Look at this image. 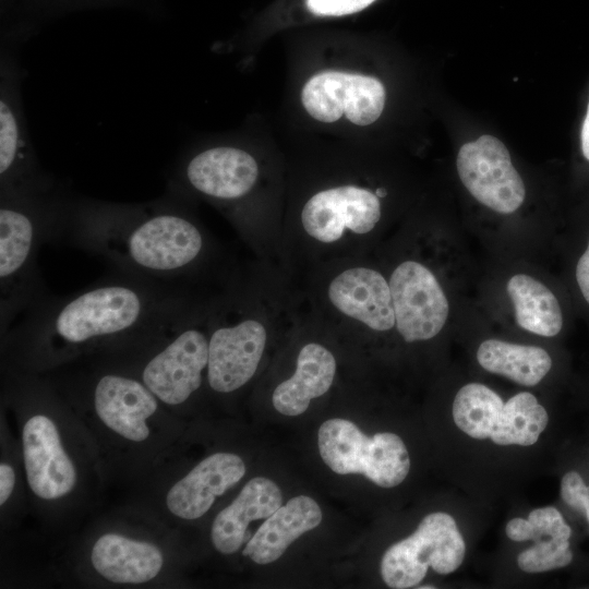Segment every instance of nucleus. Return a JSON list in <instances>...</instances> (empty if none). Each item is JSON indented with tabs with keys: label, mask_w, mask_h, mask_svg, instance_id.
I'll list each match as a JSON object with an SVG mask.
<instances>
[{
	"label": "nucleus",
	"mask_w": 589,
	"mask_h": 589,
	"mask_svg": "<svg viewBox=\"0 0 589 589\" xmlns=\"http://www.w3.org/2000/svg\"><path fill=\"white\" fill-rule=\"evenodd\" d=\"M178 285L119 272L65 297L44 296L7 334L36 360L95 345L149 342L195 301Z\"/></svg>",
	"instance_id": "nucleus-1"
},
{
	"label": "nucleus",
	"mask_w": 589,
	"mask_h": 589,
	"mask_svg": "<svg viewBox=\"0 0 589 589\" xmlns=\"http://www.w3.org/2000/svg\"><path fill=\"white\" fill-rule=\"evenodd\" d=\"M181 200L170 188L147 203L73 199L63 233L121 273L178 285L203 272L215 254L211 236Z\"/></svg>",
	"instance_id": "nucleus-2"
},
{
	"label": "nucleus",
	"mask_w": 589,
	"mask_h": 589,
	"mask_svg": "<svg viewBox=\"0 0 589 589\" xmlns=\"http://www.w3.org/2000/svg\"><path fill=\"white\" fill-rule=\"evenodd\" d=\"M73 199L58 187L34 193H0V323L7 334L46 296L36 265L44 242L63 235Z\"/></svg>",
	"instance_id": "nucleus-3"
},
{
	"label": "nucleus",
	"mask_w": 589,
	"mask_h": 589,
	"mask_svg": "<svg viewBox=\"0 0 589 589\" xmlns=\"http://www.w3.org/2000/svg\"><path fill=\"white\" fill-rule=\"evenodd\" d=\"M230 283L213 297L206 381L216 393L236 392L255 375L275 322L263 291Z\"/></svg>",
	"instance_id": "nucleus-4"
},
{
	"label": "nucleus",
	"mask_w": 589,
	"mask_h": 589,
	"mask_svg": "<svg viewBox=\"0 0 589 589\" xmlns=\"http://www.w3.org/2000/svg\"><path fill=\"white\" fill-rule=\"evenodd\" d=\"M212 301L197 298L178 318L161 330L142 365L140 378L164 404L185 402L202 386L207 373Z\"/></svg>",
	"instance_id": "nucleus-5"
},
{
	"label": "nucleus",
	"mask_w": 589,
	"mask_h": 589,
	"mask_svg": "<svg viewBox=\"0 0 589 589\" xmlns=\"http://www.w3.org/2000/svg\"><path fill=\"white\" fill-rule=\"evenodd\" d=\"M376 190L344 184L321 190L303 204L299 215L300 243L330 261L357 257V242L374 231L382 218Z\"/></svg>",
	"instance_id": "nucleus-6"
},
{
	"label": "nucleus",
	"mask_w": 589,
	"mask_h": 589,
	"mask_svg": "<svg viewBox=\"0 0 589 589\" xmlns=\"http://www.w3.org/2000/svg\"><path fill=\"white\" fill-rule=\"evenodd\" d=\"M13 48L2 47L0 58V193L48 191L59 184L33 145L22 98L25 74Z\"/></svg>",
	"instance_id": "nucleus-7"
},
{
	"label": "nucleus",
	"mask_w": 589,
	"mask_h": 589,
	"mask_svg": "<svg viewBox=\"0 0 589 589\" xmlns=\"http://www.w3.org/2000/svg\"><path fill=\"white\" fill-rule=\"evenodd\" d=\"M320 283L322 323H344L384 333L396 328L388 279L357 257L328 262Z\"/></svg>",
	"instance_id": "nucleus-8"
},
{
	"label": "nucleus",
	"mask_w": 589,
	"mask_h": 589,
	"mask_svg": "<svg viewBox=\"0 0 589 589\" xmlns=\"http://www.w3.org/2000/svg\"><path fill=\"white\" fill-rule=\"evenodd\" d=\"M324 462L338 474L360 473L382 488L400 484L410 469L402 440L389 432L366 436L351 421L329 419L317 433Z\"/></svg>",
	"instance_id": "nucleus-9"
},
{
	"label": "nucleus",
	"mask_w": 589,
	"mask_h": 589,
	"mask_svg": "<svg viewBox=\"0 0 589 589\" xmlns=\"http://www.w3.org/2000/svg\"><path fill=\"white\" fill-rule=\"evenodd\" d=\"M465 553V541L454 518L443 512L431 513L411 536L386 550L381 576L390 588H411L424 578L429 567L442 575L455 572Z\"/></svg>",
	"instance_id": "nucleus-10"
},
{
	"label": "nucleus",
	"mask_w": 589,
	"mask_h": 589,
	"mask_svg": "<svg viewBox=\"0 0 589 589\" xmlns=\"http://www.w3.org/2000/svg\"><path fill=\"white\" fill-rule=\"evenodd\" d=\"M259 176V164L251 153L232 145H216L183 160L169 188L180 193L192 191L232 212L251 194Z\"/></svg>",
	"instance_id": "nucleus-11"
},
{
	"label": "nucleus",
	"mask_w": 589,
	"mask_h": 589,
	"mask_svg": "<svg viewBox=\"0 0 589 589\" xmlns=\"http://www.w3.org/2000/svg\"><path fill=\"white\" fill-rule=\"evenodd\" d=\"M396 330L408 342L434 338L448 314L447 297L434 273L416 260L400 262L388 278Z\"/></svg>",
	"instance_id": "nucleus-12"
},
{
	"label": "nucleus",
	"mask_w": 589,
	"mask_h": 589,
	"mask_svg": "<svg viewBox=\"0 0 589 589\" xmlns=\"http://www.w3.org/2000/svg\"><path fill=\"white\" fill-rule=\"evenodd\" d=\"M458 176L482 205L501 214L517 211L525 201V184L498 139L481 135L464 144L457 155Z\"/></svg>",
	"instance_id": "nucleus-13"
},
{
	"label": "nucleus",
	"mask_w": 589,
	"mask_h": 589,
	"mask_svg": "<svg viewBox=\"0 0 589 589\" xmlns=\"http://www.w3.org/2000/svg\"><path fill=\"white\" fill-rule=\"evenodd\" d=\"M302 104L317 121L332 123L342 113L357 125L373 123L385 105V88L375 77L325 71L312 76L302 88Z\"/></svg>",
	"instance_id": "nucleus-14"
},
{
	"label": "nucleus",
	"mask_w": 589,
	"mask_h": 589,
	"mask_svg": "<svg viewBox=\"0 0 589 589\" xmlns=\"http://www.w3.org/2000/svg\"><path fill=\"white\" fill-rule=\"evenodd\" d=\"M24 465L31 490L44 500L69 494L76 483V471L64 450L57 426L44 414L29 418L22 434Z\"/></svg>",
	"instance_id": "nucleus-15"
},
{
	"label": "nucleus",
	"mask_w": 589,
	"mask_h": 589,
	"mask_svg": "<svg viewBox=\"0 0 589 589\" xmlns=\"http://www.w3.org/2000/svg\"><path fill=\"white\" fill-rule=\"evenodd\" d=\"M158 400L141 378L120 373L99 376L93 389L94 407L103 423L133 442L148 437L146 420L156 412Z\"/></svg>",
	"instance_id": "nucleus-16"
},
{
	"label": "nucleus",
	"mask_w": 589,
	"mask_h": 589,
	"mask_svg": "<svg viewBox=\"0 0 589 589\" xmlns=\"http://www.w3.org/2000/svg\"><path fill=\"white\" fill-rule=\"evenodd\" d=\"M245 474L241 457L216 453L199 462L167 493L168 509L177 517L193 520L205 515L215 498L238 483Z\"/></svg>",
	"instance_id": "nucleus-17"
},
{
	"label": "nucleus",
	"mask_w": 589,
	"mask_h": 589,
	"mask_svg": "<svg viewBox=\"0 0 589 589\" xmlns=\"http://www.w3.org/2000/svg\"><path fill=\"white\" fill-rule=\"evenodd\" d=\"M337 372V361L328 347L318 341L305 342L298 351L292 375L274 389L272 402L281 414L303 413L312 399L326 394Z\"/></svg>",
	"instance_id": "nucleus-18"
},
{
	"label": "nucleus",
	"mask_w": 589,
	"mask_h": 589,
	"mask_svg": "<svg viewBox=\"0 0 589 589\" xmlns=\"http://www.w3.org/2000/svg\"><path fill=\"white\" fill-rule=\"evenodd\" d=\"M283 494L278 485L264 477L251 479L230 505L218 513L213 521L211 539L223 554L239 551L247 539L251 521L269 517L281 506Z\"/></svg>",
	"instance_id": "nucleus-19"
},
{
	"label": "nucleus",
	"mask_w": 589,
	"mask_h": 589,
	"mask_svg": "<svg viewBox=\"0 0 589 589\" xmlns=\"http://www.w3.org/2000/svg\"><path fill=\"white\" fill-rule=\"evenodd\" d=\"M321 521V507L312 497H292L266 518L247 542L242 554L256 564H269L278 560L296 539L316 528Z\"/></svg>",
	"instance_id": "nucleus-20"
},
{
	"label": "nucleus",
	"mask_w": 589,
	"mask_h": 589,
	"mask_svg": "<svg viewBox=\"0 0 589 589\" xmlns=\"http://www.w3.org/2000/svg\"><path fill=\"white\" fill-rule=\"evenodd\" d=\"M91 561L96 572L111 582L143 584L157 576L164 556L149 542L105 533L95 542Z\"/></svg>",
	"instance_id": "nucleus-21"
},
{
	"label": "nucleus",
	"mask_w": 589,
	"mask_h": 589,
	"mask_svg": "<svg viewBox=\"0 0 589 589\" xmlns=\"http://www.w3.org/2000/svg\"><path fill=\"white\" fill-rule=\"evenodd\" d=\"M506 291L515 309L517 324L543 337L557 336L564 327V312L555 293L526 274L512 276Z\"/></svg>",
	"instance_id": "nucleus-22"
},
{
	"label": "nucleus",
	"mask_w": 589,
	"mask_h": 589,
	"mask_svg": "<svg viewBox=\"0 0 589 589\" xmlns=\"http://www.w3.org/2000/svg\"><path fill=\"white\" fill-rule=\"evenodd\" d=\"M477 360L488 372L524 386L537 385L552 368V358L543 348L500 339L482 341L477 350Z\"/></svg>",
	"instance_id": "nucleus-23"
},
{
	"label": "nucleus",
	"mask_w": 589,
	"mask_h": 589,
	"mask_svg": "<svg viewBox=\"0 0 589 589\" xmlns=\"http://www.w3.org/2000/svg\"><path fill=\"white\" fill-rule=\"evenodd\" d=\"M548 422V412L536 396L521 392L504 404L490 438L497 445L529 446L538 441Z\"/></svg>",
	"instance_id": "nucleus-24"
},
{
	"label": "nucleus",
	"mask_w": 589,
	"mask_h": 589,
	"mask_svg": "<svg viewBox=\"0 0 589 589\" xmlns=\"http://www.w3.org/2000/svg\"><path fill=\"white\" fill-rule=\"evenodd\" d=\"M503 407L502 398L494 390L480 383H469L455 396L453 418L467 435L484 440L491 436Z\"/></svg>",
	"instance_id": "nucleus-25"
},
{
	"label": "nucleus",
	"mask_w": 589,
	"mask_h": 589,
	"mask_svg": "<svg viewBox=\"0 0 589 589\" xmlns=\"http://www.w3.org/2000/svg\"><path fill=\"white\" fill-rule=\"evenodd\" d=\"M573 557L569 539L551 538L519 553L517 563L526 573H543L568 566Z\"/></svg>",
	"instance_id": "nucleus-26"
},
{
	"label": "nucleus",
	"mask_w": 589,
	"mask_h": 589,
	"mask_svg": "<svg viewBox=\"0 0 589 589\" xmlns=\"http://www.w3.org/2000/svg\"><path fill=\"white\" fill-rule=\"evenodd\" d=\"M528 520L532 528L531 540L534 542L551 538L570 539L572 537L570 526L553 506L533 509L528 515Z\"/></svg>",
	"instance_id": "nucleus-27"
},
{
	"label": "nucleus",
	"mask_w": 589,
	"mask_h": 589,
	"mask_svg": "<svg viewBox=\"0 0 589 589\" xmlns=\"http://www.w3.org/2000/svg\"><path fill=\"white\" fill-rule=\"evenodd\" d=\"M561 496L564 503L580 514L589 512V484L575 470L566 472L561 480Z\"/></svg>",
	"instance_id": "nucleus-28"
},
{
	"label": "nucleus",
	"mask_w": 589,
	"mask_h": 589,
	"mask_svg": "<svg viewBox=\"0 0 589 589\" xmlns=\"http://www.w3.org/2000/svg\"><path fill=\"white\" fill-rule=\"evenodd\" d=\"M375 0H306L309 10L315 15L341 16L359 12Z\"/></svg>",
	"instance_id": "nucleus-29"
},
{
	"label": "nucleus",
	"mask_w": 589,
	"mask_h": 589,
	"mask_svg": "<svg viewBox=\"0 0 589 589\" xmlns=\"http://www.w3.org/2000/svg\"><path fill=\"white\" fill-rule=\"evenodd\" d=\"M574 281L580 298L589 308V233L574 264Z\"/></svg>",
	"instance_id": "nucleus-30"
},
{
	"label": "nucleus",
	"mask_w": 589,
	"mask_h": 589,
	"mask_svg": "<svg viewBox=\"0 0 589 589\" xmlns=\"http://www.w3.org/2000/svg\"><path fill=\"white\" fill-rule=\"evenodd\" d=\"M505 532L510 540L518 542L531 540L532 537L530 521L519 517L513 518L507 522Z\"/></svg>",
	"instance_id": "nucleus-31"
},
{
	"label": "nucleus",
	"mask_w": 589,
	"mask_h": 589,
	"mask_svg": "<svg viewBox=\"0 0 589 589\" xmlns=\"http://www.w3.org/2000/svg\"><path fill=\"white\" fill-rule=\"evenodd\" d=\"M15 483L13 468L2 462L0 465V504L3 505L10 497Z\"/></svg>",
	"instance_id": "nucleus-32"
},
{
	"label": "nucleus",
	"mask_w": 589,
	"mask_h": 589,
	"mask_svg": "<svg viewBox=\"0 0 589 589\" xmlns=\"http://www.w3.org/2000/svg\"><path fill=\"white\" fill-rule=\"evenodd\" d=\"M580 152L584 159L589 163V97L586 107V112L580 127Z\"/></svg>",
	"instance_id": "nucleus-33"
},
{
	"label": "nucleus",
	"mask_w": 589,
	"mask_h": 589,
	"mask_svg": "<svg viewBox=\"0 0 589 589\" xmlns=\"http://www.w3.org/2000/svg\"><path fill=\"white\" fill-rule=\"evenodd\" d=\"M419 588H421V589H428V588L434 589L435 587H434V586H421V587H419Z\"/></svg>",
	"instance_id": "nucleus-34"
},
{
	"label": "nucleus",
	"mask_w": 589,
	"mask_h": 589,
	"mask_svg": "<svg viewBox=\"0 0 589 589\" xmlns=\"http://www.w3.org/2000/svg\"><path fill=\"white\" fill-rule=\"evenodd\" d=\"M584 516L586 517V519H587V522H588V525H589V512H588V513H586V514H585Z\"/></svg>",
	"instance_id": "nucleus-35"
}]
</instances>
